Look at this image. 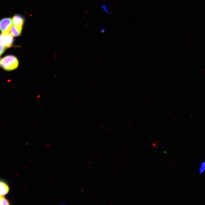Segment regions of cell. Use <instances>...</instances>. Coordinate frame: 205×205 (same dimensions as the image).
<instances>
[{
    "label": "cell",
    "instance_id": "10",
    "mask_svg": "<svg viewBox=\"0 0 205 205\" xmlns=\"http://www.w3.org/2000/svg\"><path fill=\"white\" fill-rule=\"evenodd\" d=\"M205 169L202 167H201L199 170V172L200 173H202L204 172Z\"/></svg>",
    "mask_w": 205,
    "mask_h": 205
},
{
    "label": "cell",
    "instance_id": "5",
    "mask_svg": "<svg viewBox=\"0 0 205 205\" xmlns=\"http://www.w3.org/2000/svg\"><path fill=\"white\" fill-rule=\"evenodd\" d=\"M9 188L8 184L4 181L0 180V195L4 196L7 194Z\"/></svg>",
    "mask_w": 205,
    "mask_h": 205
},
{
    "label": "cell",
    "instance_id": "11",
    "mask_svg": "<svg viewBox=\"0 0 205 205\" xmlns=\"http://www.w3.org/2000/svg\"><path fill=\"white\" fill-rule=\"evenodd\" d=\"M151 144L152 145H153L154 147H155L157 145H158V143L157 142H156L155 143H151Z\"/></svg>",
    "mask_w": 205,
    "mask_h": 205
},
{
    "label": "cell",
    "instance_id": "4",
    "mask_svg": "<svg viewBox=\"0 0 205 205\" xmlns=\"http://www.w3.org/2000/svg\"><path fill=\"white\" fill-rule=\"evenodd\" d=\"M12 24L17 27L22 28L24 20L22 17L19 15H16L11 19Z\"/></svg>",
    "mask_w": 205,
    "mask_h": 205
},
{
    "label": "cell",
    "instance_id": "8",
    "mask_svg": "<svg viewBox=\"0 0 205 205\" xmlns=\"http://www.w3.org/2000/svg\"><path fill=\"white\" fill-rule=\"evenodd\" d=\"M102 10L108 14L110 15L111 14V12L108 10L107 5L105 4L102 5Z\"/></svg>",
    "mask_w": 205,
    "mask_h": 205
},
{
    "label": "cell",
    "instance_id": "13",
    "mask_svg": "<svg viewBox=\"0 0 205 205\" xmlns=\"http://www.w3.org/2000/svg\"><path fill=\"white\" fill-rule=\"evenodd\" d=\"M105 29L104 28H102L101 30V32L104 33L105 32Z\"/></svg>",
    "mask_w": 205,
    "mask_h": 205
},
{
    "label": "cell",
    "instance_id": "7",
    "mask_svg": "<svg viewBox=\"0 0 205 205\" xmlns=\"http://www.w3.org/2000/svg\"><path fill=\"white\" fill-rule=\"evenodd\" d=\"M9 201L4 196L0 195V205H9Z\"/></svg>",
    "mask_w": 205,
    "mask_h": 205
},
{
    "label": "cell",
    "instance_id": "14",
    "mask_svg": "<svg viewBox=\"0 0 205 205\" xmlns=\"http://www.w3.org/2000/svg\"><path fill=\"white\" fill-rule=\"evenodd\" d=\"M0 64H1V61H0Z\"/></svg>",
    "mask_w": 205,
    "mask_h": 205
},
{
    "label": "cell",
    "instance_id": "3",
    "mask_svg": "<svg viewBox=\"0 0 205 205\" xmlns=\"http://www.w3.org/2000/svg\"><path fill=\"white\" fill-rule=\"evenodd\" d=\"M12 26L10 18H5L0 20V31L2 33L9 32Z\"/></svg>",
    "mask_w": 205,
    "mask_h": 205
},
{
    "label": "cell",
    "instance_id": "6",
    "mask_svg": "<svg viewBox=\"0 0 205 205\" xmlns=\"http://www.w3.org/2000/svg\"><path fill=\"white\" fill-rule=\"evenodd\" d=\"M22 28L17 27L14 26H12L10 30V33L14 36H17L20 35Z\"/></svg>",
    "mask_w": 205,
    "mask_h": 205
},
{
    "label": "cell",
    "instance_id": "1",
    "mask_svg": "<svg viewBox=\"0 0 205 205\" xmlns=\"http://www.w3.org/2000/svg\"><path fill=\"white\" fill-rule=\"evenodd\" d=\"M2 67L5 70L11 71L17 68L19 64L17 58L13 55H8L2 58L1 61Z\"/></svg>",
    "mask_w": 205,
    "mask_h": 205
},
{
    "label": "cell",
    "instance_id": "9",
    "mask_svg": "<svg viewBox=\"0 0 205 205\" xmlns=\"http://www.w3.org/2000/svg\"><path fill=\"white\" fill-rule=\"evenodd\" d=\"M6 48L0 43V56L4 52Z\"/></svg>",
    "mask_w": 205,
    "mask_h": 205
},
{
    "label": "cell",
    "instance_id": "2",
    "mask_svg": "<svg viewBox=\"0 0 205 205\" xmlns=\"http://www.w3.org/2000/svg\"><path fill=\"white\" fill-rule=\"evenodd\" d=\"M13 36L9 32L0 34V43L6 48L11 46L13 42Z\"/></svg>",
    "mask_w": 205,
    "mask_h": 205
},
{
    "label": "cell",
    "instance_id": "12",
    "mask_svg": "<svg viewBox=\"0 0 205 205\" xmlns=\"http://www.w3.org/2000/svg\"><path fill=\"white\" fill-rule=\"evenodd\" d=\"M201 167H203L205 169V162H203L201 163Z\"/></svg>",
    "mask_w": 205,
    "mask_h": 205
}]
</instances>
